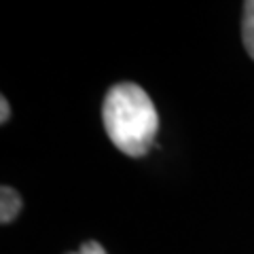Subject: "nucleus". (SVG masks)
<instances>
[{
	"mask_svg": "<svg viewBox=\"0 0 254 254\" xmlns=\"http://www.w3.org/2000/svg\"><path fill=\"white\" fill-rule=\"evenodd\" d=\"M21 210V197L15 189L11 187H2L0 189V222L2 225H9L11 220H15V216Z\"/></svg>",
	"mask_w": 254,
	"mask_h": 254,
	"instance_id": "f03ea898",
	"label": "nucleus"
},
{
	"mask_svg": "<svg viewBox=\"0 0 254 254\" xmlns=\"http://www.w3.org/2000/svg\"><path fill=\"white\" fill-rule=\"evenodd\" d=\"M102 119L110 142L127 157H144L153 146L159 115L140 85L117 83L110 87L102 106Z\"/></svg>",
	"mask_w": 254,
	"mask_h": 254,
	"instance_id": "f257e3e1",
	"label": "nucleus"
},
{
	"mask_svg": "<svg viewBox=\"0 0 254 254\" xmlns=\"http://www.w3.org/2000/svg\"><path fill=\"white\" fill-rule=\"evenodd\" d=\"M242 38L244 47L254 60V0L244 2V19H242Z\"/></svg>",
	"mask_w": 254,
	"mask_h": 254,
	"instance_id": "7ed1b4c3",
	"label": "nucleus"
},
{
	"mask_svg": "<svg viewBox=\"0 0 254 254\" xmlns=\"http://www.w3.org/2000/svg\"><path fill=\"white\" fill-rule=\"evenodd\" d=\"M68 254H106V250L98 242H85L76 252H68Z\"/></svg>",
	"mask_w": 254,
	"mask_h": 254,
	"instance_id": "20e7f679",
	"label": "nucleus"
},
{
	"mask_svg": "<svg viewBox=\"0 0 254 254\" xmlns=\"http://www.w3.org/2000/svg\"><path fill=\"white\" fill-rule=\"evenodd\" d=\"M9 117H11V106H9V102H6V98L2 95V98H0V123H6Z\"/></svg>",
	"mask_w": 254,
	"mask_h": 254,
	"instance_id": "39448f33",
	"label": "nucleus"
}]
</instances>
